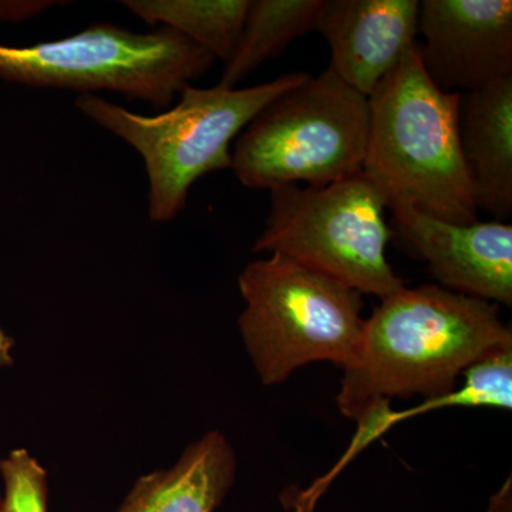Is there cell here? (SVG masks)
Returning a JSON list of instances; mask_svg holds the SVG:
<instances>
[{
  "mask_svg": "<svg viewBox=\"0 0 512 512\" xmlns=\"http://www.w3.org/2000/svg\"><path fill=\"white\" fill-rule=\"evenodd\" d=\"M380 301L343 367L336 403L348 419L380 400L443 396L478 357L512 345L493 302L437 285L403 286Z\"/></svg>",
  "mask_w": 512,
  "mask_h": 512,
  "instance_id": "cell-1",
  "label": "cell"
},
{
  "mask_svg": "<svg viewBox=\"0 0 512 512\" xmlns=\"http://www.w3.org/2000/svg\"><path fill=\"white\" fill-rule=\"evenodd\" d=\"M393 217L443 288L495 305H512L511 224H448L413 210L394 211Z\"/></svg>",
  "mask_w": 512,
  "mask_h": 512,
  "instance_id": "cell-10",
  "label": "cell"
},
{
  "mask_svg": "<svg viewBox=\"0 0 512 512\" xmlns=\"http://www.w3.org/2000/svg\"><path fill=\"white\" fill-rule=\"evenodd\" d=\"M3 481L0 512H47L49 474L26 448H15L0 460Z\"/></svg>",
  "mask_w": 512,
  "mask_h": 512,
  "instance_id": "cell-16",
  "label": "cell"
},
{
  "mask_svg": "<svg viewBox=\"0 0 512 512\" xmlns=\"http://www.w3.org/2000/svg\"><path fill=\"white\" fill-rule=\"evenodd\" d=\"M369 99L326 69L259 111L231 153L244 187L328 185L362 174Z\"/></svg>",
  "mask_w": 512,
  "mask_h": 512,
  "instance_id": "cell-5",
  "label": "cell"
},
{
  "mask_svg": "<svg viewBox=\"0 0 512 512\" xmlns=\"http://www.w3.org/2000/svg\"><path fill=\"white\" fill-rule=\"evenodd\" d=\"M421 66L443 93L466 94L512 76L511 0L420 2Z\"/></svg>",
  "mask_w": 512,
  "mask_h": 512,
  "instance_id": "cell-8",
  "label": "cell"
},
{
  "mask_svg": "<svg viewBox=\"0 0 512 512\" xmlns=\"http://www.w3.org/2000/svg\"><path fill=\"white\" fill-rule=\"evenodd\" d=\"M237 476V454L220 430L185 448L177 463L137 478L114 512H214Z\"/></svg>",
  "mask_w": 512,
  "mask_h": 512,
  "instance_id": "cell-12",
  "label": "cell"
},
{
  "mask_svg": "<svg viewBox=\"0 0 512 512\" xmlns=\"http://www.w3.org/2000/svg\"><path fill=\"white\" fill-rule=\"evenodd\" d=\"M419 13L417 0H323L315 30L329 69L369 99L419 40Z\"/></svg>",
  "mask_w": 512,
  "mask_h": 512,
  "instance_id": "cell-9",
  "label": "cell"
},
{
  "mask_svg": "<svg viewBox=\"0 0 512 512\" xmlns=\"http://www.w3.org/2000/svg\"><path fill=\"white\" fill-rule=\"evenodd\" d=\"M238 286L239 332L265 386L309 363L349 362L365 325L362 293L281 254L245 266Z\"/></svg>",
  "mask_w": 512,
  "mask_h": 512,
  "instance_id": "cell-4",
  "label": "cell"
},
{
  "mask_svg": "<svg viewBox=\"0 0 512 512\" xmlns=\"http://www.w3.org/2000/svg\"><path fill=\"white\" fill-rule=\"evenodd\" d=\"M461 376L460 387L413 407L416 417L448 407L512 409V345L491 349L467 366Z\"/></svg>",
  "mask_w": 512,
  "mask_h": 512,
  "instance_id": "cell-15",
  "label": "cell"
},
{
  "mask_svg": "<svg viewBox=\"0 0 512 512\" xmlns=\"http://www.w3.org/2000/svg\"><path fill=\"white\" fill-rule=\"evenodd\" d=\"M69 5V2L50 0H0V22H25L39 16L53 6Z\"/></svg>",
  "mask_w": 512,
  "mask_h": 512,
  "instance_id": "cell-17",
  "label": "cell"
},
{
  "mask_svg": "<svg viewBox=\"0 0 512 512\" xmlns=\"http://www.w3.org/2000/svg\"><path fill=\"white\" fill-rule=\"evenodd\" d=\"M458 136L478 208L494 221L512 215V76L460 94Z\"/></svg>",
  "mask_w": 512,
  "mask_h": 512,
  "instance_id": "cell-11",
  "label": "cell"
},
{
  "mask_svg": "<svg viewBox=\"0 0 512 512\" xmlns=\"http://www.w3.org/2000/svg\"><path fill=\"white\" fill-rule=\"evenodd\" d=\"M13 350H15V340L5 329L0 328V369L13 365L15 362Z\"/></svg>",
  "mask_w": 512,
  "mask_h": 512,
  "instance_id": "cell-18",
  "label": "cell"
},
{
  "mask_svg": "<svg viewBox=\"0 0 512 512\" xmlns=\"http://www.w3.org/2000/svg\"><path fill=\"white\" fill-rule=\"evenodd\" d=\"M308 79V73H288L247 89L187 86L178 103L157 116L133 113L94 94H80L74 104L87 119L143 157L148 218L165 224L184 210L195 181L231 168L229 146L256 114Z\"/></svg>",
  "mask_w": 512,
  "mask_h": 512,
  "instance_id": "cell-3",
  "label": "cell"
},
{
  "mask_svg": "<svg viewBox=\"0 0 512 512\" xmlns=\"http://www.w3.org/2000/svg\"><path fill=\"white\" fill-rule=\"evenodd\" d=\"M458 107L460 94L441 92L424 72L419 42L369 97L362 174L386 208L448 224L478 221L458 136Z\"/></svg>",
  "mask_w": 512,
  "mask_h": 512,
  "instance_id": "cell-2",
  "label": "cell"
},
{
  "mask_svg": "<svg viewBox=\"0 0 512 512\" xmlns=\"http://www.w3.org/2000/svg\"><path fill=\"white\" fill-rule=\"evenodd\" d=\"M384 210L363 174L319 187L285 185L271 191V211L252 251L288 256L383 299L406 286L387 261L393 231Z\"/></svg>",
  "mask_w": 512,
  "mask_h": 512,
  "instance_id": "cell-7",
  "label": "cell"
},
{
  "mask_svg": "<svg viewBox=\"0 0 512 512\" xmlns=\"http://www.w3.org/2000/svg\"><path fill=\"white\" fill-rule=\"evenodd\" d=\"M323 0H251L244 29L225 62L221 86L237 89L262 64L316 28Z\"/></svg>",
  "mask_w": 512,
  "mask_h": 512,
  "instance_id": "cell-13",
  "label": "cell"
},
{
  "mask_svg": "<svg viewBox=\"0 0 512 512\" xmlns=\"http://www.w3.org/2000/svg\"><path fill=\"white\" fill-rule=\"evenodd\" d=\"M0 507H2V491H0Z\"/></svg>",
  "mask_w": 512,
  "mask_h": 512,
  "instance_id": "cell-19",
  "label": "cell"
},
{
  "mask_svg": "<svg viewBox=\"0 0 512 512\" xmlns=\"http://www.w3.org/2000/svg\"><path fill=\"white\" fill-rule=\"evenodd\" d=\"M251 0H127L123 5L154 28L180 33L227 62L234 52Z\"/></svg>",
  "mask_w": 512,
  "mask_h": 512,
  "instance_id": "cell-14",
  "label": "cell"
},
{
  "mask_svg": "<svg viewBox=\"0 0 512 512\" xmlns=\"http://www.w3.org/2000/svg\"><path fill=\"white\" fill-rule=\"evenodd\" d=\"M214 62L208 50L173 29L137 33L96 23L64 39L0 45V80L82 94L119 93L167 110Z\"/></svg>",
  "mask_w": 512,
  "mask_h": 512,
  "instance_id": "cell-6",
  "label": "cell"
}]
</instances>
